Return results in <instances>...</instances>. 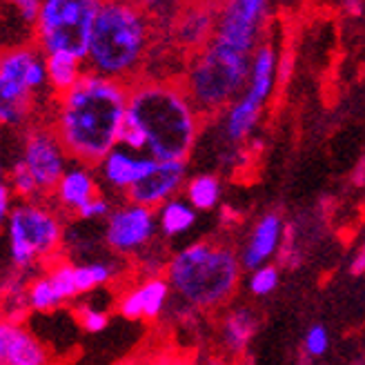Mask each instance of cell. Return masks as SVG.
Masks as SVG:
<instances>
[{"mask_svg":"<svg viewBox=\"0 0 365 365\" xmlns=\"http://www.w3.org/2000/svg\"><path fill=\"white\" fill-rule=\"evenodd\" d=\"M118 312L130 319V321H136V319H145V309H143V299H140V292L138 287L125 292L118 301Z\"/></svg>","mask_w":365,"mask_h":365,"instance_id":"32","label":"cell"},{"mask_svg":"<svg viewBox=\"0 0 365 365\" xmlns=\"http://www.w3.org/2000/svg\"><path fill=\"white\" fill-rule=\"evenodd\" d=\"M98 168L109 187L127 194L158 168V160L154 156H138L118 145L101 160Z\"/></svg>","mask_w":365,"mask_h":365,"instance_id":"14","label":"cell"},{"mask_svg":"<svg viewBox=\"0 0 365 365\" xmlns=\"http://www.w3.org/2000/svg\"><path fill=\"white\" fill-rule=\"evenodd\" d=\"M9 187L18 198H23V203H34V198L41 196L38 182H36L34 174L27 170L23 160H16L9 170Z\"/></svg>","mask_w":365,"mask_h":365,"instance_id":"25","label":"cell"},{"mask_svg":"<svg viewBox=\"0 0 365 365\" xmlns=\"http://www.w3.org/2000/svg\"><path fill=\"white\" fill-rule=\"evenodd\" d=\"M118 145L130 152H145L148 150V134H145V130L140 127V123L127 112L125 114V123L120 127V136H118Z\"/></svg>","mask_w":365,"mask_h":365,"instance_id":"28","label":"cell"},{"mask_svg":"<svg viewBox=\"0 0 365 365\" xmlns=\"http://www.w3.org/2000/svg\"><path fill=\"white\" fill-rule=\"evenodd\" d=\"M269 21V5L265 0H232L218 7L214 41L234 49L254 53Z\"/></svg>","mask_w":365,"mask_h":365,"instance_id":"10","label":"cell"},{"mask_svg":"<svg viewBox=\"0 0 365 365\" xmlns=\"http://www.w3.org/2000/svg\"><path fill=\"white\" fill-rule=\"evenodd\" d=\"M45 345L16 321L0 323V365H47Z\"/></svg>","mask_w":365,"mask_h":365,"instance_id":"15","label":"cell"},{"mask_svg":"<svg viewBox=\"0 0 365 365\" xmlns=\"http://www.w3.org/2000/svg\"><path fill=\"white\" fill-rule=\"evenodd\" d=\"M239 269L234 250L210 241L187 245L165 267L172 292L196 309L223 305L239 283Z\"/></svg>","mask_w":365,"mask_h":365,"instance_id":"4","label":"cell"},{"mask_svg":"<svg viewBox=\"0 0 365 365\" xmlns=\"http://www.w3.org/2000/svg\"><path fill=\"white\" fill-rule=\"evenodd\" d=\"M109 214H112V207H109V200L105 196H96L91 198L89 203L78 212L81 218H109Z\"/></svg>","mask_w":365,"mask_h":365,"instance_id":"34","label":"cell"},{"mask_svg":"<svg viewBox=\"0 0 365 365\" xmlns=\"http://www.w3.org/2000/svg\"><path fill=\"white\" fill-rule=\"evenodd\" d=\"M254 53L234 49L212 38L190 61L185 81L187 96L198 114H216L236 103L247 89Z\"/></svg>","mask_w":365,"mask_h":365,"instance_id":"5","label":"cell"},{"mask_svg":"<svg viewBox=\"0 0 365 365\" xmlns=\"http://www.w3.org/2000/svg\"><path fill=\"white\" fill-rule=\"evenodd\" d=\"M143 299V309H145V319H156L163 307H165L168 299H170V281L163 277H154V279H145L140 285H136Z\"/></svg>","mask_w":365,"mask_h":365,"instance_id":"23","label":"cell"},{"mask_svg":"<svg viewBox=\"0 0 365 365\" xmlns=\"http://www.w3.org/2000/svg\"><path fill=\"white\" fill-rule=\"evenodd\" d=\"M182 182H185V160H172V163L158 160V168L143 182H138L136 187L127 192V200L154 210L176 198Z\"/></svg>","mask_w":365,"mask_h":365,"instance_id":"13","label":"cell"},{"mask_svg":"<svg viewBox=\"0 0 365 365\" xmlns=\"http://www.w3.org/2000/svg\"><path fill=\"white\" fill-rule=\"evenodd\" d=\"M254 325H257V319H254V314L247 307L234 309L232 314H227L223 321V332H221L225 350L239 354L245 348V343L250 341V336L254 332Z\"/></svg>","mask_w":365,"mask_h":365,"instance_id":"21","label":"cell"},{"mask_svg":"<svg viewBox=\"0 0 365 365\" xmlns=\"http://www.w3.org/2000/svg\"><path fill=\"white\" fill-rule=\"evenodd\" d=\"M53 196H56L61 207L78 214L91 198L98 196V187H96V180L91 176V172L85 165H81V168L76 165L65 172Z\"/></svg>","mask_w":365,"mask_h":365,"instance_id":"18","label":"cell"},{"mask_svg":"<svg viewBox=\"0 0 365 365\" xmlns=\"http://www.w3.org/2000/svg\"><path fill=\"white\" fill-rule=\"evenodd\" d=\"M14 7L23 23L36 27V23H38V18H41L43 3H38V0H18V3H14Z\"/></svg>","mask_w":365,"mask_h":365,"instance_id":"33","label":"cell"},{"mask_svg":"<svg viewBox=\"0 0 365 365\" xmlns=\"http://www.w3.org/2000/svg\"><path fill=\"white\" fill-rule=\"evenodd\" d=\"M361 269H365V243H363V247L359 252V259L354 263V272H361Z\"/></svg>","mask_w":365,"mask_h":365,"instance_id":"36","label":"cell"},{"mask_svg":"<svg viewBox=\"0 0 365 365\" xmlns=\"http://www.w3.org/2000/svg\"><path fill=\"white\" fill-rule=\"evenodd\" d=\"M156 221H158V230L172 239V236H178L182 232H187L194 223H196V210L182 198H172L165 205H160L156 212Z\"/></svg>","mask_w":365,"mask_h":365,"instance_id":"20","label":"cell"},{"mask_svg":"<svg viewBox=\"0 0 365 365\" xmlns=\"http://www.w3.org/2000/svg\"><path fill=\"white\" fill-rule=\"evenodd\" d=\"M279 285V269L274 265H263L252 272L250 277V292L257 297H267Z\"/></svg>","mask_w":365,"mask_h":365,"instance_id":"29","label":"cell"},{"mask_svg":"<svg viewBox=\"0 0 365 365\" xmlns=\"http://www.w3.org/2000/svg\"><path fill=\"white\" fill-rule=\"evenodd\" d=\"M218 9L210 5H190L176 21V38L180 45L200 51L207 43H212L216 31Z\"/></svg>","mask_w":365,"mask_h":365,"instance_id":"17","label":"cell"},{"mask_svg":"<svg viewBox=\"0 0 365 365\" xmlns=\"http://www.w3.org/2000/svg\"><path fill=\"white\" fill-rule=\"evenodd\" d=\"M67 152L56 132L49 127H36L25 136L23 163L38 182L41 194H53L67 172Z\"/></svg>","mask_w":365,"mask_h":365,"instance_id":"11","label":"cell"},{"mask_svg":"<svg viewBox=\"0 0 365 365\" xmlns=\"http://www.w3.org/2000/svg\"><path fill=\"white\" fill-rule=\"evenodd\" d=\"M9 257L16 269H29L36 259L49 257L61 245V221L49 207L38 203H18L7 218Z\"/></svg>","mask_w":365,"mask_h":365,"instance_id":"7","label":"cell"},{"mask_svg":"<svg viewBox=\"0 0 365 365\" xmlns=\"http://www.w3.org/2000/svg\"><path fill=\"white\" fill-rule=\"evenodd\" d=\"M76 317L81 321V327H83L85 332H89V334L103 332L105 327H107V323H109L107 312H103V309H94V307H89V305L78 307Z\"/></svg>","mask_w":365,"mask_h":365,"instance_id":"30","label":"cell"},{"mask_svg":"<svg viewBox=\"0 0 365 365\" xmlns=\"http://www.w3.org/2000/svg\"><path fill=\"white\" fill-rule=\"evenodd\" d=\"M303 348L309 356H321L327 352L330 348V334L323 325H312L305 334V341H303Z\"/></svg>","mask_w":365,"mask_h":365,"instance_id":"31","label":"cell"},{"mask_svg":"<svg viewBox=\"0 0 365 365\" xmlns=\"http://www.w3.org/2000/svg\"><path fill=\"white\" fill-rule=\"evenodd\" d=\"M156 227L158 221L152 207L125 203L109 214L105 223V241L120 254H134L152 243Z\"/></svg>","mask_w":365,"mask_h":365,"instance_id":"12","label":"cell"},{"mask_svg":"<svg viewBox=\"0 0 365 365\" xmlns=\"http://www.w3.org/2000/svg\"><path fill=\"white\" fill-rule=\"evenodd\" d=\"M277 49L269 43H261L259 49L254 51L252 58V74L247 89L243 91V96L232 103L225 112L223 118V134L227 140L239 143L243 140L254 127H257L263 105L267 103L272 89H274V78H277Z\"/></svg>","mask_w":365,"mask_h":365,"instance_id":"8","label":"cell"},{"mask_svg":"<svg viewBox=\"0 0 365 365\" xmlns=\"http://www.w3.org/2000/svg\"><path fill=\"white\" fill-rule=\"evenodd\" d=\"M11 187H9V182H3L0 185V216L3 218H9V214H11V210H14V205H11Z\"/></svg>","mask_w":365,"mask_h":365,"instance_id":"35","label":"cell"},{"mask_svg":"<svg viewBox=\"0 0 365 365\" xmlns=\"http://www.w3.org/2000/svg\"><path fill=\"white\" fill-rule=\"evenodd\" d=\"M101 7L98 0H45L34 27L36 45L45 56L69 53L85 63Z\"/></svg>","mask_w":365,"mask_h":365,"instance_id":"6","label":"cell"},{"mask_svg":"<svg viewBox=\"0 0 365 365\" xmlns=\"http://www.w3.org/2000/svg\"><path fill=\"white\" fill-rule=\"evenodd\" d=\"M218 198H221V182L216 176L198 174L187 180L185 185V200L194 210H212Z\"/></svg>","mask_w":365,"mask_h":365,"instance_id":"22","label":"cell"},{"mask_svg":"<svg viewBox=\"0 0 365 365\" xmlns=\"http://www.w3.org/2000/svg\"><path fill=\"white\" fill-rule=\"evenodd\" d=\"M123 365H150V363H136V361H132V363H123Z\"/></svg>","mask_w":365,"mask_h":365,"instance_id":"37","label":"cell"},{"mask_svg":"<svg viewBox=\"0 0 365 365\" xmlns=\"http://www.w3.org/2000/svg\"><path fill=\"white\" fill-rule=\"evenodd\" d=\"M130 112L148 134V152L160 163L185 160L196 140L200 114L182 83H136Z\"/></svg>","mask_w":365,"mask_h":365,"instance_id":"2","label":"cell"},{"mask_svg":"<svg viewBox=\"0 0 365 365\" xmlns=\"http://www.w3.org/2000/svg\"><path fill=\"white\" fill-rule=\"evenodd\" d=\"M150 47V18L130 3H103L91 34L87 65L98 76L125 83Z\"/></svg>","mask_w":365,"mask_h":365,"instance_id":"3","label":"cell"},{"mask_svg":"<svg viewBox=\"0 0 365 365\" xmlns=\"http://www.w3.org/2000/svg\"><path fill=\"white\" fill-rule=\"evenodd\" d=\"M130 105L127 83L85 71L74 89L61 96L56 134L65 152L83 165L101 160L118 148L120 127Z\"/></svg>","mask_w":365,"mask_h":365,"instance_id":"1","label":"cell"},{"mask_svg":"<svg viewBox=\"0 0 365 365\" xmlns=\"http://www.w3.org/2000/svg\"><path fill=\"white\" fill-rule=\"evenodd\" d=\"M49 281L56 289V294L61 297V301H69V299H76L81 292L76 285V265H69V263H56L49 269Z\"/></svg>","mask_w":365,"mask_h":365,"instance_id":"27","label":"cell"},{"mask_svg":"<svg viewBox=\"0 0 365 365\" xmlns=\"http://www.w3.org/2000/svg\"><path fill=\"white\" fill-rule=\"evenodd\" d=\"M25 297H27L29 307L38 309V312H51L53 307H58V305L63 303L61 297L56 294V289H53L49 277H38V279H34V281L27 285Z\"/></svg>","mask_w":365,"mask_h":365,"instance_id":"24","label":"cell"},{"mask_svg":"<svg viewBox=\"0 0 365 365\" xmlns=\"http://www.w3.org/2000/svg\"><path fill=\"white\" fill-rule=\"evenodd\" d=\"M283 239V221L279 214H265L261 221L257 223V227L252 230L247 245L241 254V265L250 272L259 269L263 265H267V261L277 254L279 245Z\"/></svg>","mask_w":365,"mask_h":365,"instance_id":"16","label":"cell"},{"mask_svg":"<svg viewBox=\"0 0 365 365\" xmlns=\"http://www.w3.org/2000/svg\"><path fill=\"white\" fill-rule=\"evenodd\" d=\"M41 53L38 45H18L7 49L0 58V123L3 125L18 127L27 120L34 103L27 74Z\"/></svg>","mask_w":365,"mask_h":365,"instance_id":"9","label":"cell"},{"mask_svg":"<svg viewBox=\"0 0 365 365\" xmlns=\"http://www.w3.org/2000/svg\"><path fill=\"white\" fill-rule=\"evenodd\" d=\"M85 69L83 61L69 56V53H51L47 56V76H49V87L58 94H67L69 89H74L78 81L83 78Z\"/></svg>","mask_w":365,"mask_h":365,"instance_id":"19","label":"cell"},{"mask_svg":"<svg viewBox=\"0 0 365 365\" xmlns=\"http://www.w3.org/2000/svg\"><path fill=\"white\" fill-rule=\"evenodd\" d=\"M114 279V267L107 263H87V265H76V285L78 292H89L94 287H101Z\"/></svg>","mask_w":365,"mask_h":365,"instance_id":"26","label":"cell"}]
</instances>
